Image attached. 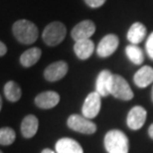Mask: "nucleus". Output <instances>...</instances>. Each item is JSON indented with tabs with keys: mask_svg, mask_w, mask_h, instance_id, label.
<instances>
[{
	"mask_svg": "<svg viewBox=\"0 0 153 153\" xmlns=\"http://www.w3.org/2000/svg\"><path fill=\"white\" fill-rule=\"evenodd\" d=\"M0 153H3V152H0Z\"/></svg>",
	"mask_w": 153,
	"mask_h": 153,
	"instance_id": "cd10ccee",
	"label": "nucleus"
},
{
	"mask_svg": "<svg viewBox=\"0 0 153 153\" xmlns=\"http://www.w3.org/2000/svg\"><path fill=\"white\" fill-rule=\"evenodd\" d=\"M3 93H4L6 99L12 102H18L20 100L21 96H22L21 88L14 81H9L6 82L4 88H3Z\"/></svg>",
	"mask_w": 153,
	"mask_h": 153,
	"instance_id": "6ab92c4d",
	"label": "nucleus"
},
{
	"mask_svg": "<svg viewBox=\"0 0 153 153\" xmlns=\"http://www.w3.org/2000/svg\"><path fill=\"white\" fill-rule=\"evenodd\" d=\"M125 54H126V56L129 59L130 62L133 63L134 65H141L143 61H144L143 51L137 45L130 44L126 46V48H125Z\"/></svg>",
	"mask_w": 153,
	"mask_h": 153,
	"instance_id": "aec40b11",
	"label": "nucleus"
},
{
	"mask_svg": "<svg viewBox=\"0 0 153 153\" xmlns=\"http://www.w3.org/2000/svg\"><path fill=\"white\" fill-rule=\"evenodd\" d=\"M42 153H55L53 150H51V149H44V150L42 151Z\"/></svg>",
	"mask_w": 153,
	"mask_h": 153,
	"instance_id": "a878e982",
	"label": "nucleus"
},
{
	"mask_svg": "<svg viewBox=\"0 0 153 153\" xmlns=\"http://www.w3.org/2000/svg\"><path fill=\"white\" fill-rule=\"evenodd\" d=\"M16 134L15 131L10 127H3L0 129V144L7 146L15 141Z\"/></svg>",
	"mask_w": 153,
	"mask_h": 153,
	"instance_id": "412c9836",
	"label": "nucleus"
},
{
	"mask_svg": "<svg viewBox=\"0 0 153 153\" xmlns=\"http://www.w3.org/2000/svg\"><path fill=\"white\" fill-rule=\"evenodd\" d=\"M105 147L108 153H128V138L118 129H111L105 134Z\"/></svg>",
	"mask_w": 153,
	"mask_h": 153,
	"instance_id": "f03ea898",
	"label": "nucleus"
},
{
	"mask_svg": "<svg viewBox=\"0 0 153 153\" xmlns=\"http://www.w3.org/2000/svg\"><path fill=\"white\" fill-rule=\"evenodd\" d=\"M146 116H147V112H146L144 108L140 105L133 106L127 114V126L133 130L140 129L145 123Z\"/></svg>",
	"mask_w": 153,
	"mask_h": 153,
	"instance_id": "9d476101",
	"label": "nucleus"
},
{
	"mask_svg": "<svg viewBox=\"0 0 153 153\" xmlns=\"http://www.w3.org/2000/svg\"><path fill=\"white\" fill-rule=\"evenodd\" d=\"M69 71V66L65 61H58L49 65L44 71V78L48 82H57L63 79Z\"/></svg>",
	"mask_w": 153,
	"mask_h": 153,
	"instance_id": "1a4fd4ad",
	"label": "nucleus"
},
{
	"mask_svg": "<svg viewBox=\"0 0 153 153\" xmlns=\"http://www.w3.org/2000/svg\"><path fill=\"white\" fill-rule=\"evenodd\" d=\"M118 44L119 39L115 34L105 35L97 45V54L102 58H108L116 51Z\"/></svg>",
	"mask_w": 153,
	"mask_h": 153,
	"instance_id": "6e6552de",
	"label": "nucleus"
},
{
	"mask_svg": "<svg viewBox=\"0 0 153 153\" xmlns=\"http://www.w3.org/2000/svg\"><path fill=\"white\" fill-rule=\"evenodd\" d=\"M109 94H111L115 99L122 100H130L134 96L127 81L119 75L112 76Z\"/></svg>",
	"mask_w": 153,
	"mask_h": 153,
	"instance_id": "20e7f679",
	"label": "nucleus"
},
{
	"mask_svg": "<svg viewBox=\"0 0 153 153\" xmlns=\"http://www.w3.org/2000/svg\"><path fill=\"white\" fill-rule=\"evenodd\" d=\"M68 126L71 129L84 134H93L97 131V125L84 115L72 114L67 121Z\"/></svg>",
	"mask_w": 153,
	"mask_h": 153,
	"instance_id": "39448f33",
	"label": "nucleus"
},
{
	"mask_svg": "<svg viewBox=\"0 0 153 153\" xmlns=\"http://www.w3.org/2000/svg\"><path fill=\"white\" fill-rule=\"evenodd\" d=\"M42 51L38 47H33L26 50L20 56V64L25 68H30L34 66L41 58Z\"/></svg>",
	"mask_w": 153,
	"mask_h": 153,
	"instance_id": "a211bd4d",
	"label": "nucleus"
},
{
	"mask_svg": "<svg viewBox=\"0 0 153 153\" xmlns=\"http://www.w3.org/2000/svg\"><path fill=\"white\" fill-rule=\"evenodd\" d=\"M55 147H56V153H84L79 143L69 137L59 139Z\"/></svg>",
	"mask_w": 153,
	"mask_h": 153,
	"instance_id": "4468645a",
	"label": "nucleus"
},
{
	"mask_svg": "<svg viewBox=\"0 0 153 153\" xmlns=\"http://www.w3.org/2000/svg\"><path fill=\"white\" fill-rule=\"evenodd\" d=\"M112 76L114 74L108 70H102L97 76L96 82V91L102 97H108L109 94Z\"/></svg>",
	"mask_w": 153,
	"mask_h": 153,
	"instance_id": "f8f14e48",
	"label": "nucleus"
},
{
	"mask_svg": "<svg viewBox=\"0 0 153 153\" xmlns=\"http://www.w3.org/2000/svg\"><path fill=\"white\" fill-rule=\"evenodd\" d=\"M145 48H146V52H147L149 58L153 60V32L148 36L147 40H146Z\"/></svg>",
	"mask_w": 153,
	"mask_h": 153,
	"instance_id": "4be33fe9",
	"label": "nucleus"
},
{
	"mask_svg": "<svg viewBox=\"0 0 153 153\" xmlns=\"http://www.w3.org/2000/svg\"><path fill=\"white\" fill-rule=\"evenodd\" d=\"M94 44L91 39L79 40L76 41L74 45V52L76 56L81 60L88 59L94 53Z\"/></svg>",
	"mask_w": 153,
	"mask_h": 153,
	"instance_id": "dca6fc26",
	"label": "nucleus"
},
{
	"mask_svg": "<svg viewBox=\"0 0 153 153\" xmlns=\"http://www.w3.org/2000/svg\"><path fill=\"white\" fill-rule=\"evenodd\" d=\"M85 3L91 8H100L105 4L106 0H84Z\"/></svg>",
	"mask_w": 153,
	"mask_h": 153,
	"instance_id": "5701e85b",
	"label": "nucleus"
},
{
	"mask_svg": "<svg viewBox=\"0 0 153 153\" xmlns=\"http://www.w3.org/2000/svg\"><path fill=\"white\" fill-rule=\"evenodd\" d=\"M96 32V24L91 20H82L76 24L71 31L72 38L75 42L79 40L91 39V37Z\"/></svg>",
	"mask_w": 153,
	"mask_h": 153,
	"instance_id": "0eeeda50",
	"label": "nucleus"
},
{
	"mask_svg": "<svg viewBox=\"0 0 153 153\" xmlns=\"http://www.w3.org/2000/svg\"><path fill=\"white\" fill-rule=\"evenodd\" d=\"M59 102H60L59 94L53 91H44V93L39 94L38 96L35 97L36 105L40 108H44V109L53 108Z\"/></svg>",
	"mask_w": 153,
	"mask_h": 153,
	"instance_id": "9b49d317",
	"label": "nucleus"
},
{
	"mask_svg": "<svg viewBox=\"0 0 153 153\" xmlns=\"http://www.w3.org/2000/svg\"><path fill=\"white\" fill-rule=\"evenodd\" d=\"M7 53V47L4 44V42H0V56L3 57Z\"/></svg>",
	"mask_w": 153,
	"mask_h": 153,
	"instance_id": "b1692460",
	"label": "nucleus"
},
{
	"mask_svg": "<svg viewBox=\"0 0 153 153\" xmlns=\"http://www.w3.org/2000/svg\"><path fill=\"white\" fill-rule=\"evenodd\" d=\"M151 97H152V102H153V88H152V93H151Z\"/></svg>",
	"mask_w": 153,
	"mask_h": 153,
	"instance_id": "bb28decb",
	"label": "nucleus"
},
{
	"mask_svg": "<svg viewBox=\"0 0 153 153\" xmlns=\"http://www.w3.org/2000/svg\"><path fill=\"white\" fill-rule=\"evenodd\" d=\"M39 127L38 118L35 115L29 114L24 117L21 123V132L26 138H31L37 133Z\"/></svg>",
	"mask_w": 153,
	"mask_h": 153,
	"instance_id": "f3484780",
	"label": "nucleus"
},
{
	"mask_svg": "<svg viewBox=\"0 0 153 153\" xmlns=\"http://www.w3.org/2000/svg\"><path fill=\"white\" fill-rule=\"evenodd\" d=\"M148 134H149V136L151 137V138L153 139V123L149 126V129H148Z\"/></svg>",
	"mask_w": 153,
	"mask_h": 153,
	"instance_id": "393cba45",
	"label": "nucleus"
},
{
	"mask_svg": "<svg viewBox=\"0 0 153 153\" xmlns=\"http://www.w3.org/2000/svg\"><path fill=\"white\" fill-rule=\"evenodd\" d=\"M133 82L138 88H144L153 82V68L143 66L133 76Z\"/></svg>",
	"mask_w": 153,
	"mask_h": 153,
	"instance_id": "ddd939ff",
	"label": "nucleus"
},
{
	"mask_svg": "<svg viewBox=\"0 0 153 153\" xmlns=\"http://www.w3.org/2000/svg\"><path fill=\"white\" fill-rule=\"evenodd\" d=\"M66 35L67 28L65 24L60 21H54L45 27L42 33V39L46 45L50 47H55L64 41Z\"/></svg>",
	"mask_w": 153,
	"mask_h": 153,
	"instance_id": "7ed1b4c3",
	"label": "nucleus"
},
{
	"mask_svg": "<svg viewBox=\"0 0 153 153\" xmlns=\"http://www.w3.org/2000/svg\"><path fill=\"white\" fill-rule=\"evenodd\" d=\"M146 33H147V30L144 24L141 22H134L128 29L126 37L131 44L138 45L145 39Z\"/></svg>",
	"mask_w": 153,
	"mask_h": 153,
	"instance_id": "2eb2a0df",
	"label": "nucleus"
},
{
	"mask_svg": "<svg viewBox=\"0 0 153 153\" xmlns=\"http://www.w3.org/2000/svg\"><path fill=\"white\" fill-rule=\"evenodd\" d=\"M100 97L102 96L97 91L88 94L82 108V115L88 119H93L96 117L100 114V106H102V99Z\"/></svg>",
	"mask_w": 153,
	"mask_h": 153,
	"instance_id": "423d86ee",
	"label": "nucleus"
},
{
	"mask_svg": "<svg viewBox=\"0 0 153 153\" xmlns=\"http://www.w3.org/2000/svg\"><path fill=\"white\" fill-rule=\"evenodd\" d=\"M12 33L17 41L24 45L33 44L39 37L37 26L26 19L17 20L12 26Z\"/></svg>",
	"mask_w": 153,
	"mask_h": 153,
	"instance_id": "f257e3e1",
	"label": "nucleus"
}]
</instances>
